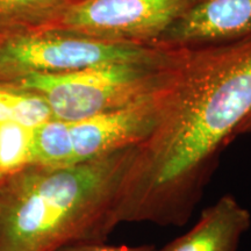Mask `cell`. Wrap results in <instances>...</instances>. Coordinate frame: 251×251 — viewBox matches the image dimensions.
<instances>
[{
	"instance_id": "cell-1",
	"label": "cell",
	"mask_w": 251,
	"mask_h": 251,
	"mask_svg": "<svg viewBox=\"0 0 251 251\" xmlns=\"http://www.w3.org/2000/svg\"><path fill=\"white\" fill-rule=\"evenodd\" d=\"M250 117L251 36L188 49L155 130L134 148L115 207V225L184 226L220 153Z\"/></svg>"
},
{
	"instance_id": "cell-2",
	"label": "cell",
	"mask_w": 251,
	"mask_h": 251,
	"mask_svg": "<svg viewBox=\"0 0 251 251\" xmlns=\"http://www.w3.org/2000/svg\"><path fill=\"white\" fill-rule=\"evenodd\" d=\"M127 148L63 169L30 165L0 179V251L103 242L134 155Z\"/></svg>"
},
{
	"instance_id": "cell-3",
	"label": "cell",
	"mask_w": 251,
	"mask_h": 251,
	"mask_svg": "<svg viewBox=\"0 0 251 251\" xmlns=\"http://www.w3.org/2000/svg\"><path fill=\"white\" fill-rule=\"evenodd\" d=\"M187 55L188 49L162 48L146 59L63 74H30L17 81L23 90L45 97L55 119L75 122L125 107L165 89L179 74Z\"/></svg>"
},
{
	"instance_id": "cell-4",
	"label": "cell",
	"mask_w": 251,
	"mask_h": 251,
	"mask_svg": "<svg viewBox=\"0 0 251 251\" xmlns=\"http://www.w3.org/2000/svg\"><path fill=\"white\" fill-rule=\"evenodd\" d=\"M161 47L89 39L56 30L26 31L0 45V76L63 74L108 63L152 57Z\"/></svg>"
},
{
	"instance_id": "cell-5",
	"label": "cell",
	"mask_w": 251,
	"mask_h": 251,
	"mask_svg": "<svg viewBox=\"0 0 251 251\" xmlns=\"http://www.w3.org/2000/svg\"><path fill=\"white\" fill-rule=\"evenodd\" d=\"M201 0H75L51 30L89 39L156 47Z\"/></svg>"
},
{
	"instance_id": "cell-6",
	"label": "cell",
	"mask_w": 251,
	"mask_h": 251,
	"mask_svg": "<svg viewBox=\"0 0 251 251\" xmlns=\"http://www.w3.org/2000/svg\"><path fill=\"white\" fill-rule=\"evenodd\" d=\"M171 84L125 107L70 122L76 164L143 143L158 124Z\"/></svg>"
},
{
	"instance_id": "cell-7",
	"label": "cell",
	"mask_w": 251,
	"mask_h": 251,
	"mask_svg": "<svg viewBox=\"0 0 251 251\" xmlns=\"http://www.w3.org/2000/svg\"><path fill=\"white\" fill-rule=\"evenodd\" d=\"M251 36V0H201L169 28L156 47L196 49Z\"/></svg>"
},
{
	"instance_id": "cell-8",
	"label": "cell",
	"mask_w": 251,
	"mask_h": 251,
	"mask_svg": "<svg viewBox=\"0 0 251 251\" xmlns=\"http://www.w3.org/2000/svg\"><path fill=\"white\" fill-rule=\"evenodd\" d=\"M251 226V215L231 194L205 208L186 234L157 251H237Z\"/></svg>"
},
{
	"instance_id": "cell-9",
	"label": "cell",
	"mask_w": 251,
	"mask_h": 251,
	"mask_svg": "<svg viewBox=\"0 0 251 251\" xmlns=\"http://www.w3.org/2000/svg\"><path fill=\"white\" fill-rule=\"evenodd\" d=\"M70 0H0V30H51L70 5Z\"/></svg>"
},
{
	"instance_id": "cell-10",
	"label": "cell",
	"mask_w": 251,
	"mask_h": 251,
	"mask_svg": "<svg viewBox=\"0 0 251 251\" xmlns=\"http://www.w3.org/2000/svg\"><path fill=\"white\" fill-rule=\"evenodd\" d=\"M75 164L70 122L52 119L31 129V165L63 169Z\"/></svg>"
},
{
	"instance_id": "cell-11",
	"label": "cell",
	"mask_w": 251,
	"mask_h": 251,
	"mask_svg": "<svg viewBox=\"0 0 251 251\" xmlns=\"http://www.w3.org/2000/svg\"><path fill=\"white\" fill-rule=\"evenodd\" d=\"M31 129L14 121L0 124V179L31 165Z\"/></svg>"
},
{
	"instance_id": "cell-12",
	"label": "cell",
	"mask_w": 251,
	"mask_h": 251,
	"mask_svg": "<svg viewBox=\"0 0 251 251\" xmlns=\"http://www.w3.org/2000/svg\"><path fill=\"white\" fill-rule=\"evenodd\" d=\"M4 89V96L12 119L17 124L27 128H35L37 126L55 119L49 102L41 94L33 91L23 90V92Z\"/></svg>"
},
{
	"instance_id": "cell-13",
	"label": "cell",
	"mask_w": 251,
	"mask_h": 251,
	"mask_svg": "<svg viewBox=\"0 0 251 251\" xmlns=\"http://www.w3.org/2000/svg\"><path fill=\"white\" fill-rule=\"evenodd\" d=\"M58 251H157L153 246L127 247V246H108L103 242H84L67 246Z\"/></svg>"
},
{
	"instance_id": "cell-14",
	"label": "cell",
	"mask_w": 251,
	"mask_h": 251,
	"mask_svg": "<svg viewBox=\"0 0 251 251\" xmlns=\"http://www.w3.org/2000/svg\"><path fill=\"white\" fill-rule=\"evenodd\" d=\"M9 121H13V119H12V113L7 105V101H6L5 99L4 89L0 86V124H4V122Z\"/></svg>"
},
{
	"instance_id": "cell-15",
	"label": "cell",
	"mask_w": 251,
	"mask_h": 251,
	"mask_svg": "<svg viewBox=\"0 0 251 251\" xmlns=\"http://www.w3.org/2000/svg\"><path fill=\"white\" fill-rule=\"evenodd\" d=\"M249 131H251V119H249V120H247L242 125V127H241L240 130H238V135L244 134V133H249Z\"/></svg>"
},
{
	"instance_id": "cell-16",
	"label": "cell",
	"mask_w": 251,
	"mask_h": 251,
	"mask_svg": "<svg viewBox=\"0 0 251 251\" xmlns=\"http://www.w3.org/2000/svg\"><path fill=\"white\" fill-rule=\"evenodd\" d=\"M70 1H75V0H70Z\"/></svg>"
},
{
	"instance_id": "cell-17",
	"label": "cell",
	"mask_w": 251,
	"mask_h": 251,
	"mask_svg": "<svg viewBox=\"0 0 251 251\" xmlns=\"http://www.w3.org/2000/svg\"><path fill=\"white\" fill-rule=\"evenodd\" d=\"M249 119H251V117H250V118H249ZM249 119H248V120H249Z\"/></svg>"
}]
</instances>
